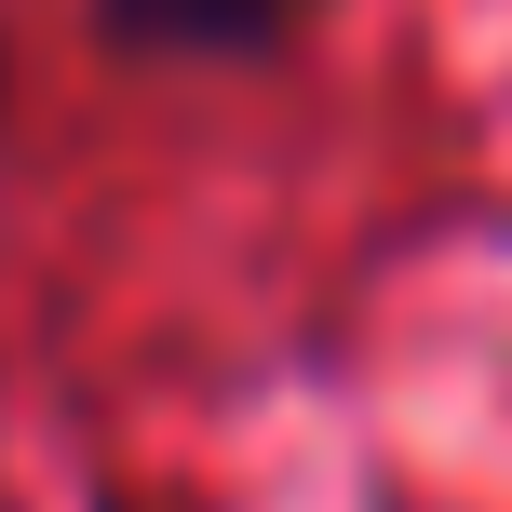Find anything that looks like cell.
<instances>
[{
	"mask_svg": "<svg viewBox=\"0 0 512 512\" xmlns=\"http://www.w3.org/2000/svg\"><path fill=\"white\" fill-rule=\"evenodd\" d=\"M95 14L135 54H283L324 0H95Z\"/></svg>",
	"mask_w": 512,
	"mask_h": 512,
	"instance_id": "obj_1",
	"label": "cell"
}]
</instances>
